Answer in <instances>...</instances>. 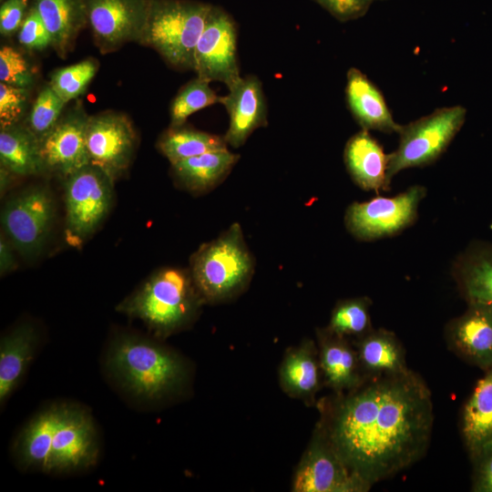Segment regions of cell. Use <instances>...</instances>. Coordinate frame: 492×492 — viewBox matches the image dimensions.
<instances>
[{"instance_id": "cell-22", "label": "cell", "mask_w": 492, "mask_h": 492, "mask_svg": "<svg viewBox=\"0 0 492 492\" xmlns=\"http://www.w3.org/2000/svg\"><path fill=\"white\" fill-rule=\"evenodd\" d=\"M460 432L470 458L492 443V367L462 407Z\"/></svg>"}, {"instance_id": "cell-8", "label": "cell", "mask_w": 492, "mask_h": 492, "mask_svg": "<svg viewBox=\"0 0 492 492\" xmlns=\"http://www.w3.org/2000/svg\"><path fill=\"white\" fill-rule=\"evenodd\" d=\"M56 213L50 189L34 185L8 199L1 210L3 232L26 259L37 257L49 238Z\"/></svg>"}, {"instance_id": "cell-1", "label": "cell", "mask_w": 492, "mask_h": 492, "mask_svg": "<svg viewBox=\"0 0 492 492\" xmlns=\"http://www.w3.org/2000/svg\"><path fill=\"white\" fill-rule=\"evenodd\" d=\"M322 408L321 418L341 457L372 486L415 464L428 448L432 395L410 369L369 378Z\"/></svg>"}, {"instance_id": "cell-30", "label": "cell", "mask_w": 492, "mask_h": 492, "mask_svg": "<svg viewBox=\"0 0 492 492\" xmlns=\"http://www.w3.org/2000/svg\"><path fill=\"white\" fill-rule=\"evenodd\" d=\"M159 150L170 165L209 151L227 149L223 137L186 127H169L159 137Z\"/></svg>"}, {"instance_id": "cell-26", "label": "cell", "mask_w": 492, "mask_h": 492, "mask_svg": "<svg viewBox=\"0 0 492 492\" xmlns=\"http://www.w3.org/2000/svg\"><path fill=\"white\" fill-rule=\"evenodd\" d=\"M62 405H54L34 416L18 436L15 455L25 468L47 472L54 435Z\"/></svg>"}, {"instance_id": "cell-36", "label": "cell", "mask_w": 492, "mask_h": 492, "mask_svg": "<svg viewBox=\"0 0 492 492\" xmlns=\"http://www.w3.org/2000/svg\"><path fill=\"white\" fill-rule=\"evenodd\" d=\"M29 90L0 82V128L21 123L28 106Z\"/></svg>"}, {"instance_id": "cell-24", "label": "cell", "mask_w": 492, "mask_h": 492, "mask_svg": "<svg viewBox=\"0 0 492 492\" xmlns=\"http://www.w3.org/2000/svg\"><path fill=\"white\" fill-rule=\"evenodd\" d=\"M51 36V46L65 58L87 25L86 0H35Z\"/></svg>"}, {"instance_id": "cell-32", "label": "cell", "mask_w": 492, "mask_h": 492, "mask_svg": "<svg viewBox=\"0 0 492 492\" xmlns=\"http://www.w3.org/2000/svg\"><path fill=\"white\" fill-rule=\"evenodd\" d=\"M220 97L210 87V82L196 77L178 92L170 105V126L186 123L193 113L220 102Z\"/></svg>"}, {"instance_id": "cell-23", "label": "cell", "mask_w": 492, "mask_h": 492, "mask_svg": "<svg viewBox=\"0 0 492 492\" xmlns=\"http://www.w3.org/2000/svg\"><path fill=\"white\" fill-rule=\"evenodd\" d=\"M367 378L407 372L405 349L393 332L372 330L353 341Z\"/></svg>"}, {"instance_id": "cell-37", "label": "cell", "mask_w": 492, "mask_h": 492, "mask_svg": "<svg viewBox=\"0 0 492 492\" xmlns=\"http://www.w3.org/2000/svg\"><path fill=\"white\" fill-rule=\"evenodd\" d=\"M17 38L24 47L30 50H43L51 46L50 34L35 5L28 8Z\"/></svg>"}, {"instance_id": "cell-5", "label": "cell", "mask_w": 492, "mask_h": 492, "mask_svg": "<svg viewBox=\"0 0 492 492\" xmlns=\"http://www.w3.org/2000/svg\"><path fill=\"white\" fill-rule=\"evenodd\" d=\"M254 261L239 223L217 239L202 244L190 259V274L206 302H220L238 295L250 282Z\"/></svg>"}, {"instance_id": "cell-39", "label": "cell", "mask_w": 492, "mask_h": 492, "mask_svg": "<svg viewBox=\"0 0 492 492\" xmlns=\"http://www.w3.org/2000/svg\"><path fill=\"white\" fill-rule=\"evenodd\" d=\"M28 0H5L0 7V33L11 36L18 32L26 15Z\"/></svg>"}, {"instance_id": "cell-27", "label": "cell", "mask_w": 492, "mask_h": 492, "mask_svg": "<svg viewBox=\"0 0 492 492\" xmlns=\"http://www.w3.org/2000/svg\"><path fill=\"white\" fill-rule=\"evenodd\" d=\"M239 158L228 149L212 150L172 164V173L186 190L207 191L226 178Z\"/></svg>"}, {"instance_id": "cell-33", "label": "cell", "mask_w": 492, "mask_h": 492, "mask_svg": "<svg viewBox=\"0 0 492 492\" xmlns=\"http://www.w3.org/2000/svg\"><path fill=\"white\" fill-rule=\"evenodd\" d=\"M97 69V61L87 58L55 70L48 84L67 104L86 92Z\"/></svg>"}, {"instance_id": "cell-15", "label": "cell", "mask_w": 492, "mask_h": 492, "mask_svg": "<svg viewBox=\"0 0 492 492\" xmlns=\"http://www.w3.org/2000/svg\"><path fill=\"white\" fill-rule=\"evenodd\" d=\"M88 119L82 106L75 107L39 141L46 172L65 178L90 164L87 149Z\"/></svg>"}, {"instance_id": "cell-28", "label": "cell", "mask_w": 492, "mask_h": 492, "mask_svg": "<svg viewBox=\"0 0 492 492\" xmlns=\"http://www.w3.org/2000/svg\"><path fill=\"white\" fill-rule=\"evenodd\" d=\"M453 274L467 303L492 304V245L468 249L456 261Z\"/></svg>"}, {"instance_id": "cell-42", "label": "cell", "mask_w": 492, "mask_h": 492, "mask_svg": "<svg viewBox=\"0 0 492 492\" xmlns=\"http://www.w3.org/2000/svg\"><path fill=\"white\" fill-rule=\"evenodd\" d=\"M15 176L7 169L1 166L0 168V193L3 196L12 184V178Z\"/></svg>"}, {"instance_id": "cell-17", "label": "cell", "mask_w": 492, "mask_h": 492, "mask_svg": "<svg viewBox=\"0 0 492 492\" xmlns=\"http://www.w3.org/2000/svg\"><path fill=\"white\" fill-rule=\"evenodd\" d=\"M220 97L230 117V125L223 136L227 144L239 148L257 128L266 127L267 104L262 85L256 76L241 77Z\"/></svg>"}, {"instance_id": "cell-10", "label": "cell", "mask_w": 492, "mask_h": 492, "mask_svg": "<svg viewBox=\"0 0 492 492\" xmlns=\"http://www.w3.org/2000/svg\"><path fill=\"white\" fill-rule=\"evenodd\" d=\"M425 194V187L415 185L391 198L377 196L367 201L353 202L345 212V226L362 241L392 236L415 220Z\"/></svg>"}, {"instance_id": "cell-3", "label": "cell", "mask_w": 492, "mask_h": 492, "mask_svg": "<svg viewBox=\"0 0 492 492\" xmlns=\"http://www.w3.org/2000/svg\"><path fill=\"white\" fill-rule=\"evenodd\" d=\"M204 303L190 270L167 267L152 273L117 310L166 337L190 324Z\"/></svg>"}, {"instance_id": "cell-20", "label": "cell", "mask_w": 492, "mask_h": 492, "mask_svg": "<svg viewBox=\"0 0 492 492\" xmlns=\"http://www.w3.org/2000/svg\"><path fill=\"white\" fill-rule=\"evenodd\" d=\"M345 96L355 121L366 130L398 133L397 124L378 87L359 69L347 71Z\"/></svg>"}, {"instance_id": "cell-29", "label": "cell", "mask_w": 492, "mask_h": 492, "mask_svg": "<svg viewBox=\"0 0 492 492\" xmlns=\"http://www.w3.org/2000/svg\"><path fill=\"white\" fill-rule=\"evenodd\" d=\"M0 162L15 176L46 173L39 141L24 123L0 128Z\"/></svg>"}, {"instance_id": "cell-35", "label": "cell", "mask_w": 492, "mask_h": 492, "mask_svg": "<svg viewBox=\"0 0 492 492\" xmlns=\"http://www.w3.org/2000/svg\"><path fill=\"white\" fill-rule=\"evenodd\" d=\"M0 81L24 88H31L35 76L28 61L15 48L4 46L0 49Z\"/></svg>"}, {"instance_id": "cell-34", "label": "cell", "mask_w": 492, "mask_h": 492, "mask_svg": "<svg viewBox=\"0 0 492 492\" xmlns=\"http://www.w3.org/2000/svg\"><path fill=\"white\" fill-rule=\"evenodd\" d=\"M65 105L66 103L47 84L37 94L24 124L40 141L61 118Z\"/></svg>"}, {"instance_id": "cell-38", "label": "cell", "mask_w": 492, "mask_h": 492, "mask_svg": "<svg viewBox=\"0 0 492 492\" xmlns=\"http://www.w3.org/2000/svg\"><path fill=\"white\" fill-rule=\"evenodd\" d=\"M471 460L473 462L471 490L492 492V443L484 446Z\"/></svg>"}, {"instance_id": "cell-14", "label": "cell", "mask_w": 492, "mask_h": 492, "mask_svg": "<svg viewBox=\"0 0 492 492\" xmlns=\"http://www.w3.org/2000/svg\"><path fill=\"white\" fill-rule=\"evenodd\" d=\"M98 455L91 416L81 407L62 405L46 473H68L93 466Z\"/></svg>"}, {"instance_id": "cell-6", "label": "cell", "mask_w": 492, "mask_h": 492, "mask_svg": "<svg viewBox=\"0 0 492 492\" xmlns=\"http://www.w3.org/2000/svg\"><path fill=\"white\" fill-rule=\"evenodd\" d=\"M466 115V109L462 106L445 107L401 126L399 145L388 154V182L403 169L436 161L461 129Z\"/></svg>"}, {"instance_id": "cell-16", "label": "cell", "mask_w": 492, "mask_h": 492, "mask_svg": "<svg viewBox=\"0 0 492 492\" xmlns=\"http://www.w3.org/2000/svg\"><path fill=\"white\" fill-rule=\"evenodd\" d=\"M449 348L484 371L492 367V304L469 302L466 311L446 327Z\"/></svg>"}, {"instance_id": "cell-12", "label": "cell", "mask_w": 492, "mask_h": 492, "mask_svg": "<svg viewBox=\"0 0 492 492\" xmlns=\"http://www.w3.org/2000/svg\"><path fill=\"white\" fill-rule=\"evenodd\" d=\"M193 70L208 82L220 81L228 87L240 77L237 57V28L223 9L212 6L196 46Z\"/></svg>"}, {"instance_id": "cell-19", "label": "cell", "mask_w": 492, "mask_h": 492, "mask_svg": "<svg viewBox=\"0 0 492 492\" xmlns=\"http://www.w3.org/2000/svg\"><path fill=\"white\" fill-rule=\"evenodd\" d=\"M281 388L290 396L307 405L315 403V395L323 384L318 347L305 339L298 346L288 349L279 369Z\"/></svg>"}, {"instance_id": "cell-7", "label": "cell", "mask_w": 492, "mask_h": 492, "mask_svg": "<svg viewBox=\"0 0 492 492\" xmlns=\"http://www.w3.org/2000/svg\"><path fill=\"white\" fill-rule=\"evenodd\" d=\"M114 181L88 164L64 178L65 235L71 246L90 238L108 216L113 203Z\"/></svg>"}, {"instance_id": "cell-31", "label": "cell", "mask_w": 492, "mask_h": 492, "mask_svg": "<svg viewBox=\"0 0 492 492\" xmlns=\"http://www.w3.org/2000/svg\"><path fill=\"white\" fill-rule=\"evenodd\" d=\"M371 303V300L365 296L339 301L332 311L327 328L348 339L364 336L373 330Z\"/></svg>"}, {"instance_id": "cell-9", "label": "cell", "mask_w": 492, "mask_h": 492, "mask_svg": "<svg viewBox=\"0 0 492 492\" xmlns=\"http://www.w3.org/2000/svg\"><path fill=\"white\" fill-rule=\"evenodd\" d=\"M372 485L353 472L336 450L323 420L317 422L294 472V492H366Z\"/></svg>"}, {"instance_id": "cell-4", "label": "cell", "mask_w": 492, "mask_h": 492, "mask_svg": "<svg viewBox=\"0 0 492 492\" xmlns=\"http://www.w3.org/2000/svg\"><path fill=\"white\" fill-rule=\"evenodd\" d=\"M212 6L194 0H149L138 43L153 48L170 67L193 70L196 46Z\"/></svg>"}, {"instance_id": "cell-13", "label": "cell", "mask_w": 492, "mask_h": 492, "mask_svg": "<svg viewBox=\"0 0 492 492\" xmlns=\"http://www.w3.org/2000/svg\"><path fill=\"white\" fill-rule=\"evenodd\" d=\"M87 25L102 54L125 44L138 42L142 35L149 0H86Z\"/></svg>"}, {"instance_id": "cell-18", "label": "cell", "mask_w": 492, "mask_h": 492, "mask_svg": "<svg viewBox=\"0 0 492 492\" xmlns=\"http://www.w3.org/2000/svg\"><path fill=\"white\" fill-rule=\"evenodd\" d=\"M318 354L323 384L336 395L352 391L368 378L364 374L354 343L327 327L316 330Z\"/></svg>"}, {"instance_id": "cell-2", "label": "cell", "mask_w": 492, "mask_h": 492, "mask_svg": "<svg viewBox=\"0 0 492 492\" xmlns=\"http://www.w3.org/2000/svg\"><path fill=\"white\" fill-rule=\"evenodd\" d=\"M107 366L127 391L149 401L178 393L189 374L185 361L178 354L132 334L120 335L111 343Z\"/></svg>"}, {"instance_id": "cell-40", "label": "cell", "mask_w": 492, "mask_h": 492, "mask_svg": "<svg viewBox=\"0 0 492 492\" xmlns=\"http://www.w3.org/2000/svg\"><path fill=\"white\" fill-rule=\"evenodd\" d=\"M340 21L357 19L368 11L374 0H314Z\"/></svg>"}, {"instance_id": "cell-41", "label": "cell", "mask_w": 492, "mask_h": 492, "mask_svg": "<svg viewBox=\"0 0 492 492\" xmlns=\"http://www.w3.org/2000/svg\"><path fill=\"white\" fill-rule=\"evenodd\" d=\"M14 251H15V247L5 233L2 232L0 236V273L2 276L15 268Z\"/></svg>"}, {"instance_id": "cell-11", "label": "cell", "mask_w": 492, "mask_h": 492, "mask_svg": "<svg viewBox=\"0 0 492 492\" xmlns=\"http://www.w3.org/2000/svg\"><path fill=\"white\" fill-rule=\"evenodd\" d=\"M138 143L129 118L105 111L89 116L87 149L90 164L103 170L114 182L129 168Z\"/></svg>"}, {"instance_id": "cell-21", "label": "cell", "mask_w": 492, "mask_h": 492, "mask_svg": "<svg viewBox=\"0 0 492 492\" xmlns=\"http://www.w3.org/2000/svg\"><path fill=\"white\" fill-rule=\"evenodd\" d=\"M344 163L353 180L364 190H388V154L366 129L360 130L347 141Z\"/></svg>"}, {"instance_id": "cell-25", "label": "cell", "mask_w": 492, "mask_h": 492, "mask_svg": "<svg viewBox=\"0 0 492 492\" xmlns=\"http://www.w3.org/2000/svg\"><path fill=\"white\" fill-rule=\"evenodd\" d=\"M37 344L33 325L22 323L0 342V401L4 404L24 376Z\"/></svg>"}]
</instances>
